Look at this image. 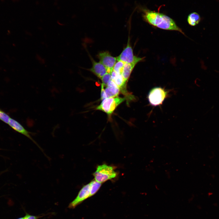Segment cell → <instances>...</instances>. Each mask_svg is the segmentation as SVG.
<instances>
[{"label": "cell", "instance_id": "cell-6", "mask_svg": "<svg viewBox=\"0 0 219 219\" xmlns=\"http://www.w3.org/2000/svg\"><path fill=\"white\" fill-rule=\"evenodd\" d=\"M90 186L89 183L82 187L76 198L69 203L68 208H75L85 200L90 197Z\"/></svg>", "mask_w": 219, "mask_h": 219}, {"label": "cell", "instance_id": "cell-12", "mask_svg": "<svg viewBox=\"0 0 219 219\" xmlns=\"http://www.w3.org/2000/svg\"><path fill=\"white\" fill-rule=\"evenodd\" d=\"M112 80L119 88L122 90L123 93H126L125 91L126 82L124 80L122 74L117 75Z\"/></svg>", "mask_w": 219, "mask_h": 219}, {"label": "cell", "instance_id": "cell-13", "mask_svg": "<svg viewBox=\"0 0 219 219\" xmlns=\"http://www.w3.org/2000/svg\"><path fill=\"white\" fill-rule=\"evenodd\" d=\"M200 20L199 15L196 12L190 13L188 16L187 22L191 26H195L199 23Z\"/></svg>", "mask_w": 219, "mask_h": 219}, {"label": "cell", "instance_id": "cell-10", "mask_svg": "<svg viewBox=\"0 0 219 219\" xmlns=\"http://www.w3.org/2000/svg\"><path fill=\"white\" fill-rule=\"evenodd\" d=\"M104 90L107 98L117 96L120 91L119 88L112 80L108 83Z\"/></svg>", "mask_w": 219, "mask_h": 219}, {"label": "cell", "instance_id": "cell-7", "mask_svg": "<svg viewBox=\"0 0 219 219\" xmlns=\"http://www.w3.org/2000/svg\"><path fill=\"white\" fill-rule=\"evenodd\" d=\"M98 57L101 63L107 69L108 72L111 73L116 62V57L112 56L108 51L100 53Z\"/></svg>", "mask_w": 219, "mask_h": 219}, {"label": "cell", "instance_id": "cell-19", "mask_svg": "<svg viewBox=\"0 0 219 219\" xmlns=\"http://www.w3.org/2000/svg\"><path fill=\"white\" fill-rule=\"evenodd\" d=\"M39 217V216H34L26 214V215L23 217V219H38Z\"/></svg>", "mask_w": 219, "mask_h": 219}, {"label": "cell", "instance_id": "cell-5", "mask_svg": "<svg viewBox=\"0 0 219 219\" xmlns=\"http://www.w3.org/2000/svg\"><path fill=\"white\" fill-rule=\"evenodd\" d=\"M167 93L163 89L156 87L152 89L148 95L149 101L151 104L156 106L162 104L165 98Z\"/></svg>", "mask_w": 219, "mask_h": 219}, {"label": "cell", "instance_id": "cell-20", "mask_svg": "<svg viewBox=\"0 0 219 219\" xmlns=\"http://www.w3.org/2000/svg\"><path fill=\"white\" fill-rule=\"evenodd\" d=\"M23 219V217H20L18 218H17V219Z\"/></svg>", "mask_w": 219, "mask_h": 219}, {"label": "cell", "instance_id": "cell-14", "mask_svg": "<svg viewBox=\"0 0 219 219\" xmlns=\"http://www.w3.org/2000/svg\"><path fill=\"white\" fill-rule=\"evenodd\" d=\"M90 186V197L94 195L99 190L101 186V183L95 180L89 183Z\"/></svg>", "mask_w": 219, "mask_h": 219}, {"label": "cell", "instance_id": "cell-2", "mask_svg": "<svg viewBox=\"0 0 219 219\" xmlns=\"http://www.w3.org/2000/svg\"><path fill=\"white\" fill-rule=\"evenodd\" d=\"M116 174L112 166L103 164L97 166L93 175L96 181L102 183L114 178Z\"/></svg>", "mask_w": 219, "mask_h": 219}, {"label": "cell", "instance_id": "cell-15", "mask_svg": "<svg viewBox=\"0 0 219 219\" xmlns=\"http://www.w3.org/2000/svg\"><path fill=\"white\" fill-rule=\"evenodd\" d=\"M124 63L121 61H117L114 65L113 69L117 75L122 74Z\"/></svg>", "mask_w": 219, "mask_h": 219}, {"label": "cell", "instance_id": "cell-18", "mask_svg": "<svg viewBox=\"0 0 219 219\" xmlns=\"http://www.w3.org/2000/svg\"><path fill=\"white\" fill-rule=\"evenodd\" d=\"M101 99L102 100H103L106 98H107V96L105 91L104 86L102 84L101 87Z\"/></svg>", "mask_w": 219, "mask_h": 219}, {"label": "cell", "instance_id": "cell-17", "mask_svg": "<svg viewBox=\"0 0 219 219\" xmlns=\"http://www.w3.org/2000/svg\"><path fill=\"white\" fill-rule=\"evenodd\" d=\"M10 118L8 115L0 109V120L8 124Z\"/></svg>", "mask_w": 219, "mask_h": 219}, {"label": "cell", "instance_id": "cell-16", "mask_svg": "<svg viewBox=\"0 0 219 219\" xmlns=\"http://www.w3.org/2000/svg\"><path fill=\"white\" fill-rule=\"evenodd\" d=\"M102 84L104 86H106L109 82L111 80V73L107 72L100 78Z\"/></svg>", "mask_w": 219, "mask_h": 219}, {"label": "cell", "instance_id": "cell-3", "mask_svg": "<svg viewBox=\"0 0 219 219\" xmlns=\"http://www.w3.org/2000/svg\"><path fill=\"white\" fill-rule=\"evenodd\" d=\"M126 100L125 98L117 96L108 98L103 99L101 104L96 108L109 115H111L117 107Z\"/></svg>", "mask_w": 219, "mask_h": 219}, {"label": "cell", "instance_id": "cell-8", "mask_svg": "<svg viewBox=\"0 0 219 219\" xmlns=\"http://www.w3.org/2000/svg\"><path fill=\"white\" fill-rule=\"evenodd\" d=\"M8 124L14 130L27 137L39 148L38 145L30 135V132L26 130L16 120L10 118Z\"/></svg>", "mask_w": 219, "mask_h": 219}, {"label": "cell", "instance_id": "cell-9", "mask_svg": "<svg viewBox=\"0 0 219 219\" xmlns=\"http://www.w3.org/2000/svg\"><path fill=\"white\" fill-rule=\"evenodd\" d=\"M90 71L101 78L108 72L107 69L100 62L92 61V65Z\"/></svg>", "mask_w": 219, "mask_h": 219}, {"label": "cell", "instance_id": "cell-11", "mask_svg": "<svg viewBox=\"0 0 219 219\" xmlns=\"http://www.w3.org/2000/svg\"><path fill=\"white\" fill-rule=\"evenodd\" d=\"M135 65L134 64L124 63L122 75L125 82L128 80Z\"/></svg>", "mask_w": 219, "mask_h": 219}, {"label": "cell", "instance_id": "cell-4", "mask_svg": "<svg viewBox=\"0 0 219 219\" xmlns=\"http://www.w3.org/2000/svg\"><path fill=\"white\" fill-rule=\"evenodd\" d=\"M116 58L117 61H121L124 63L136 65L138 63L142 61L144 57H138L134 55L133 49L130 44V39L128 38L126 47Z\"/></svg>", "mask_w": 219, "mask_h": 219}, {"label": "cell", "instance_id": "cell-1", "mask_svg": "<svg viewBox=\"0 0 219 219\" xmlns=\"http://www.w3.org/2000/svg\"><path fill=\"white\" fill-rule=\"evenodd\" d=\"M143 17L147 22L154 26L165 30L178 31L184 34L172 19L163 13L145 10Z\"/></svg>", "mask_w": 219, "mask_h": 219}]
</instances>
